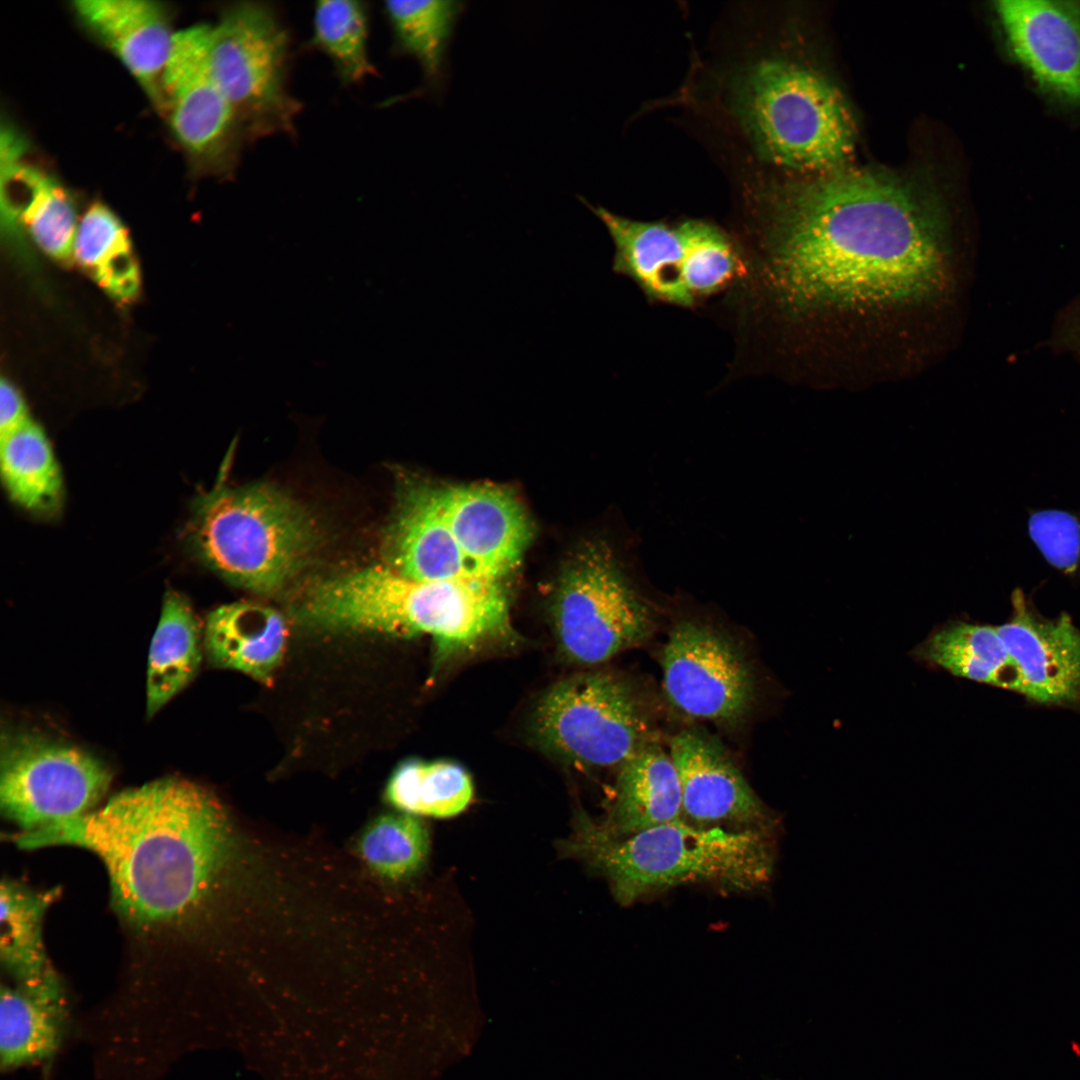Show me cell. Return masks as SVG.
<instances>
[{"instance_id":"cell-5","label":"cell","mask_w":1080,"mask_h":1080,"mask_svg":"<svg viewBox=\"0 0 1080 1080\" xmlns=\"http://www.w3.org/2000/svg\"><path fill=\"white\" fill-rule=\"evenodd\" d=\"M734 104L753 147L775 165L825 173L844 166L856 127L840 91L817 72L769 57L740 75Z\"/></svg>"},{"instance_id":"cell-26","label":"cell","mask_w":1080,"mask_h":1080,"mask_svg":"<svg viewBox=\"0 0 1080 1080\" xmlns=\"http://www.w3.org/2000/svg\"><path fill=\"white\" fill-rule=\"evenodd\" d=\"M913 655L955 676L1016 690V672L996 626L945 625L920 643Z\"/></svg>"},{"instance_id":"cell-31","label":"cell","mask_w":1080,"mask_h":1080,"mask_svg":"<svg viewBox=\"0 0 1080 1080\" xmlns=\"http://www.w3.org/2000/svg\"><path fill=\"white\" fill-rule=\"evenodd\" d=\"M358 850L377 874L392 880L420 870L429 852V835L422 821L411 814L383 815L362 832Z\"/></svg>"},{"instance_id":"cell-3","label":"cell","mask_w":1080,"mask_h":1080,"mask_svg":"<svg viewBox=\"0 0 1080 1080\" xmlns=\"http://www.w3.org/2000/svg\"><path fill=\"white\" fill-rule=\"evenodd\" d=\"M296 615L303 624L323 630L426 634L445 651L510 632L502 582L417 580L389 566L366 567L313 584Z\"/></svg>"},{"instance_id":"cell-15","label":"cell","mask_w":1080,"mask_h":1080,"mask_svg":"<svg viewBox=\"0 0 1080 1080\" xmlns=\"http://www.w3.org/2000/svg\"><path fill=\"white\" fill-rule=\"evenodd\" d=\"M669 754L678 773L684 819L774 831L775 818L712 735L698 728L682 730L672 737Z\"/></svg>"},{"instance_id":"cell-35","label":"cell","mask_w":1080,"mask_h":1080,"mask_svg":"<svg viewBox=\"0 0 1080 1080\" xmlns=\"http://www.w3.org/2000/svg\"><path fill=\"white\" fill-rule=\"evenodd\" d=\"M29 417L22 395L3 377L0 383V434L17 427Z\"/></svg>"},{"instance_id":"cell-30","label":"cell","mask_w":1080,"mask_h":1080,"mask_svg":"<svg viewBox=\"0 0 1080 1080\" xmlns=\"http://www.w3.org/2000/svg\"><path fill=\"white\" fill-rule=\"evenodd\" d=\"M369 15L366 3L325 0L315 4L310 44L332 62L339 79L357 84L375 75L368 50Z\"/></svg>"},{"instance_id":"cell-27","label":"cell","mask_w":1080,"mask_h":1080,"mask_svg":"<svg viewBox=\"0 0 1080 1080\" xmlns=\"http://www.w3.org/2000/svg\"><path fill=\"white\" fill-rule=\"evenodd\" d=\"M0 466L10 497L37 513H55L62 504L63 481L43 429L29 417L0 434Z\"/></svg>"},{"instance_id":"cell-18","label":"cell","mask_w":1080,"mask_h":1080,"mask_svg":"<svg viewBox=\"0 0 1080 1080\" xmlns=\"http://www.w3.org/2000/svg\"><path fill=\"white\" fill-rule=\"evenodd\" d=\"M74 10L164 112L162 78L172 32L165 9L149 0H78Z\"/></svg>"},{"instance_id":"cell-14","label":"cell","mask_w":1080,"mask_h":1080,"mask_svg":"<svg viewBox=\"0 0 1080 1080\" xmlns=\"http://www.w3.org/2000/svg\"><path fill=\"white\" fill-rule=\"evenodd\" d=\"M431 487L473 576L502 582L519 564L532 534L518 498L511 490L488 483Z\"/></svg>"},{"instance_id":"cell-11","label":"cell","mask_w":1080,"mask_h":1080,"mask_svg":"<svg viewBox=\"0 0 1080 1080\" xmlns=\"http://www.w3.org/2000/svg\"><path fill=\"white\" fill-rule=\"evenodd\" d=\"M111 780L102 760L75 745L25 730L2 733L0 807L20 832L88 813Z\"/></svg>"},{"instance_id":"cell-17","label":"cell","mask_w":1080,"mask_h":1080,"mask_svg":"<svg viewBox=\"0 0 1080 1080\" xmlns=\"http://www.w3.org/2000/svg\"><path fill=\"white\" fill-rule=\"evenodd\" d=\"M1012 605L996 630L1016 672L1015 692L1045 705L1080 704V629L1065 613L1037 615L1020 591Z\"/></svg>"},{"instance_id":"cell-34","label":"cell","mask_w":1080,"mask_h":1080,"mask_svg":"<svg viewBox=\"0 0 1080 1080\" xmlns=\"http://www.w3.org/2000/svg\"><path fill=\"white\" fill-rule=\"evenodd\" d=\"M91 275L115 301H134L140 291L141 275L130 239L116 247Z\"/></svg>"},{"instance_id":"cell-6","label":"cell","mask_w":1080,"mask_h":1080,"mask_svg":"<svg viewBox=\"0 0 1080 1080\" xmlns=\"http://www.w3.org/2000/svg\"><path fill=\"white\" fill-rule=\"evenodd\" d=\"M186 538L226 579L267 593L304 566L318 530L301 506L275 488L222 486L197 499Z\"/></svg>"},{"instance_id":"cell-8","label":"cell","mask_w":1080,"mask_h":1080,"mask_svg":"<svg viewBox=\"0 0 1080 1080\" xmlns=\"http://www.w3.org/2000/svg\"><path fill=\"white\" fill-rule=\"evenodd\" d=\"M207 54L247 141L295 134L302 104L288 86L290 36L272 6L242 1L226 7L210 26Z\"/></svg>"},{"instance_id":"cell-10","label":"cell","mask_w":1080,"mask_h":1080,"mask_svg":"<svg viewBox=\"0 0 1080 1080\" xmlns=\"http://www.w3.org/2000/svg\"><path fill=\"white\" fill-rule=\"evenodd\" d=\"M552 615L560 650L583 665L603 663L643 643L655 625L647 601L601 544L585 547L569 563Z\"/></svg>"},{"instance_id":"cell-4","label":"cell","mask_w":1080,"mask_h":1080,"mask_svg":"<svg viewBox=\"0 0 1080 1080\" xmlns=\"http://www.w3.org/2000/svg\"><path fill=\"white\" fill-rule=\"evenodd\" d=\"M773 833L703 826L682 817L612 837L581 815L565 849L604 876L616 900L627 906L650 893L685 884H710L733 892L764 888L775 867Z\"/></svg>"},{"instance_id":"cell-16","label":"cell","mask_w":1080,"mask_h":1080,"mask_svg":"<svg viewBox=\"0 0 1080 1080\" xmlns=\"http://www.w3.org/2000/svg\"><path fill=\"white\" fill-rule=\"evenodd\" d=\"M995 11L1011 53L1038 87L1080 104V1L1001 0Z\"/></svg>"},{"instance_id":"cell-23","label":"cell","mask_w":1080,"mask_h":1080,"mask_svg":"<svg viewBox=\"0 0 1080 1080\" xmlns=\"http://www.w3.org/2000/svg\"><path fill=\"white\" fill-rule=\"evenodd\" d=\"M7 222L25 228L49 257L70 264L77 230V215L70 193L53 177L30 164L12 177L2 196Z\"/></svg>"},{"instance_id":"cell-9","label":"cell","mask_w":1080,"mask_h":1080,"mask_svg":"<svg viewBox=\"0 0 1080 1080\" xmlns=\"http://www.w3.org/2000/svg\"><path fill=\"white\" fill-rule=\"evenodd\" d=\"M534 730L549 750L595 767H619L653 742L650 714L638 688L600 671L549 689L536 708Z\"/></svg>"},{"instance_id":"cell-24","label":"cell","mask_w":1080,"mask_h":1080,"mask_svg":"<svg viewBox=\"0 0 1080 1080\" xmlns=\"http://www.w3.org/2000/svg\"><path fill=\"white\" fill-rule=\"evenodd\" d=\"M202 630L189 601L174 590L163 598L147 665L146 713L154 716L195 677L202 658Z\"/></svg>"},{"instance_id":"cell-12","label":"cell","mask_w":1080,"mask_h":1080,"mask_svg":"<svg viewBox=\"0 0 1080 1080\" xmlns=\"http://www.w3.org/2000/svg\"><path fill=\"white\" fill-rule=\"evenodd\" d=\"M210 25L174 32L162 78L164 112L178 142L207 170L231 173L247 141L208 62Z\"/></svg>"},{"instance_id":"cell-33","label":"cell","mask_w":1080,"mask_h":1080,"mask_svg":"<svg viewBox=\"0 0 1080 1080\" xmlns=\"http://www.w3.org/2000/svg\"><path fill=\"white\" fill-rule=\"evenodd\" d=\"M129 239L120 218L106 204L96 201L89 205L78 223L73 257L92 274L116 247Z\"/></svg>"},{"instance_id":"cell-13","label":"cell","mask_w":1080,"mask_h":1080,"mask_svg":"<svg viewBox=\"0 0 1080 1080\" xmlns=\"http://www.w3.org/2000/svg\"><path fill=\"white\" fill-rule=\"evenodd\" d=\"M663 686L670 703L693 718L730 724L750 710L755 677L727 634L693 620L676 623L662 654Z\"/></svg>"},{"instance_id":"cell-25","label":"cell","mask_w":1080,"mask_h":1080,"mask_svg":"<svg viewBox=\"0 0 1080 1080\" xmlns=\"http://www.w3.org/2000/svg\"><path fill=\"white\" fill-rule=\"evenodd\" d=\"M56 897L57 890H35L12 879L1 882L0 960L15 985L33 987L59 978L42 939L43 918Z\"/></svg>"},{"instance_id":"cell-1","label":"cell","mask_w":1080,"mask_h":1080,"mask_svg":"<svg viewBox=\"0 0 1080 1080\" xmlns=\"http://www.w3.org/2000/svg\"><path fill=\"white\" fill-rule=\"evenodd\" d=\"M762 208L736 239L745 272L729 300L739 338L772 316L912 303L946 284L943 217L902 177L842 166L773 191Z\"/></svg>"},{"instance_id":"cell-28","label":"cell","mask_w":1080,"mask_h":1080,"mask_svg":"<svg viewBox=\"0 0 1080 1080\" xmlns=\"http://www.w3.org/2000/svg\"><path fill=\"white\" fill-rule=\"evenodd\" d=\"M463 5L454 0H397L383 5L396 49L419 63L431 85L441 80L447 48Z\"/></svg>"},{"instance_id":"cell-2","label":"cell","mask_w":1080,"mask_h":1080,"mask_svg":"<svg viewBox=\"0 0 1080 1080\" xmlns=\"http://www.w3.org/2000/svg\"><path fill=\"white\" fill-rule=\"evenodd\" d=\"M213 794L164 777L115 794L102 807L14 840L23 849L74 846L94 853L120 916L142 931L177 928L211 893L231 843Z\"/></svg>"},{"instance_id":"cell-20","label":"cell","mask_w":1080,"mask_h":1080,"mask_svg":"<svg viewBox=\"0 0 1080 1080\" xmlns=\"http://www.w3.org/2000/svg\"><path fill=\"white\" fill-rule=\"evenodd\" d=\"M203 638L212 664L267 683L283 658L287 628L276 610L238 602L220 606L208 615Z\"/></svg>"},{"instance_id":"cell-21","label":"cell","mask_w":1080,"mask_h":1080,"mask_svg":"<svg viewBox=\"0 0 1080 1080\" xmlns=\"http://www.w3.org/2000/svg\"><path fill=\"white\" fill-rule=\"evenodd\" d=\"M615 798L599 828L624 837L683 817L678 773L669 753L655 742L619 767Z\"/></svg>"},{"instance_id":"cell-22","label":"cell","mask_w":1080,"mask_h":1080,"mask_svg":"<svg viewBox=\"0 0 1080 1080\" xmlns=\"http://www.w3.org/2000/svg\"><path fill=\"white\" fill-rule=\"evenodd\" d=\"M67 1001L60 979L34 987L2 984L0 1063L12 1070L53 1057L61 1047Z\"/></svg>"},{"instance_id":"cell-29","label":"cell","mask_w":1080,"mask_h":1080,"mask_svg":"<svg viewBox=\"0 0 1080 1080\" xmlns=\"http://www.w3.org/2000/svg\"><path fill=\"white\" fill-rule=\"evenodd\" d=\"M385 792L387 801L404 813L444 818L468 806L473 786L455 763L411 760L394 771Z\"/></svg>"},{"instance_id":"cell-19","label":"cell","mask_w":1080,"mask_h":1080,"mask_svg":"<svg viewBox=\"0 0 1080 1080\" xmlns=\"http://www.w3.org/2000/svg\"><path fill=\"white\" fill-rule=\"evenodd\" d=\"M384 548L388 566L406 577L479 580L444 523L429 485L412 483L403 488Z\"/></svg>"},{"instance_id":"cell-7","label":"cell","mask_w":1080,"mask_h":1080,"mask_svg":"<svg viewBox=\"0 0 1080 1080\" xmlns=\"http://www.w3.org/2000/svg\"><path fill=\"white\" fill-rule=\"evenodd\" d=\"M583 202L610 235L613 271L632 280L650 302L693 308L731 290L744 275L738 242L711 222L641 221Z\"/></svg>"},{"instance_id":"cell-32","label":"cell","mask_w":1080,"mask_h":1080,"mask_svg":"<svg viewBox=\"0 0 1080 1080\" xmlns=\"http://www.w3.org/2000/svg\"><path fill=\"white\" fill-rule=\"evenodd\" d=\"M1029 536L1043 558L1066 575L1080 577V516L1046 509L1028 519Z\"/></svg>"}]
</instances>
